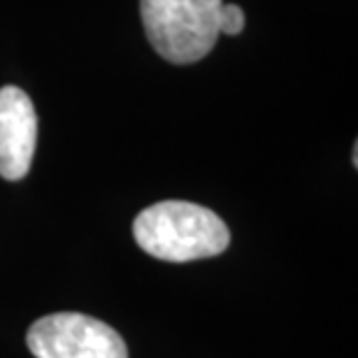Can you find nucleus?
I'll return each instance as SVG.
<instances>
[{"label": "nucleus", "mask_w": 358, "mask_h": 358, "mask_svg": "<svg viewBox=\"0 0 358 358\" xmlns=\"http://www.w3.org/2000/svg\"><path fill=\"white\" fill-rule=\"evenodd\" d=\"M38 117L35 107L19 87L0 89V177L17 182L31 170Z\"/></svg>", "instance_id": "4"}, {"label": "nucleus", "mask_w": 358, "mask_h": 358, "mask_svg": "<svg viewBox=\"0 0 358 358\" xmlns=\"http://www.w3.org/2000/svg\"><path fill=\"white\" fill-rule=\"evenodd\" d=\"M221 33L226 35H238L245 28V12L240 5H221Z\"/></svg>", "instance_id": "5"}, {"label": "nucleus", "mask_w": 358, "mask_h": 358, "mask_svg": "<svg viewBox=\"0 0 358 358\" xmlns=\"http://www.w3.org/2000/svg\"><path fill=\"white\" fill-rule=\"evenodd\" d=\"M135 242L168 263H189L226 252L231 233L219 214L186 200H163L135 217Z\"/></svg>", "instance_id": "1"}, {"label": "nucleus", "mask_w": 358, "mask_h": 358, "mask_svg": "<svg viewBox=\"0 0 358 358\" xmlns=\"http://www.w3.org/2000/svg\"><path fill=\"white\" fill-rule=\"evenodd\" d=\"M26 345L35 358H128L126 342L112 326L77 312L38 319Z\"/></svg>", "instance_id": "3"}, {"label": "nucleus", "mask_w": 358, "mask_h": 358, "mask_svg": "<svg viewBox=\"0 0 358 358\" xmlns=\"http://www.w3.org/2000/svg\"><path fill=\"white\" fill-rule=\"evenodd\" d=\"M221 5L224 0H140L142 26L156 54L189 66L217 45Z\"/></svg>", "instance_id": "2"}]
</instances>
